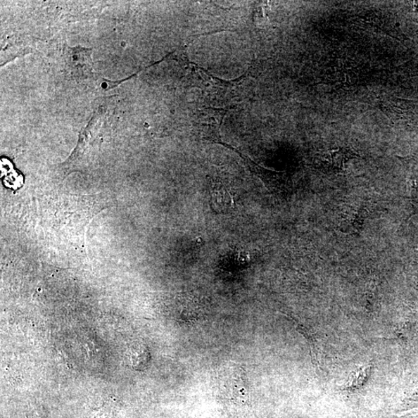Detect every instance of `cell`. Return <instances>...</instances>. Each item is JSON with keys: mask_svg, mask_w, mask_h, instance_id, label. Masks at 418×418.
<instances>
[{"mask_svg": "<svg viewBox=\"0 0 418 418\" xmlns=\"http://www.w3.org/2000/svg\"><path fill=\"white\" fill-rule=\"evenodd\" d=\"M220 397L232 405L242 406L250 402L251 395L244 369L234 362L223 366L217 374Z\"/></svg>", "mask_w": 418, "mask_h": 418, "instance_id": "obj_1", "label": "cell"}, {"mask_svg": "<svg viewBox=\"0 0 418 418\" xmlns=\"http://www.w3.org/2000/svg\"><path fill=\"white\" fill-rule=\"evenodd\" d=\"M91 50L82 48L69 49L66 63L70 72L76 77H89L92 72Z\"/></svg>", "mask_w": 418, "mask_h": 418, "instance_id": "obj_2", "label": "cell"}, {"mask_svg": "<svg viewBox=\"0 0 418 418\" xmlns=\"http://www.w3.org/2000/svg\"><path fill=\"white\" fill-rule=\"evenodd\" d=\"M211 205L214 211L227 214L235 208V201L230 191L222 183L213 182L210 187Z\"/></svg>", "mask_w": 418, "mask_h": 418, "instance_id": "obj_3", "label": "cell"}, {"mask_svg": "<svg viewBox=\"0 0 418 418\" xmlns=\"http://www.w3.org/2000/svg\"><path fill=\"white\" fill-rule=\"evenodd\" d=\"M354 157V153L347 148H339L325 152L321 156V164L331 172L345 170L346 163Z\"/></svg>", "mask_w": 418, "mask_h": 418, "instance_id": "obj_4", "label": "cell"}, {"mask_svg": "<svg viewBox=\"0 0 418 418\" xmlns=\"http://www.w3.org/2000/svg\"><path fill=\"white\" fill-rule=\"evenodd\" d=\"M103 121V113L94 115L93 116L89 125L84 129V133L80 139V142L77 144V148L72 153L70 160L77 161L83 156L85 151L89 149L90 144H91L93 139L96 137L99 133V127Z\"/></svg>", "mask_w": 418, "mask_h": 418, "instance_id": "obj_5", "label": "cell"}, {"mask_svg": "<svg viewBox=\"0 0 418 418\" xmlns=\"http://www.w3.org/2000/svg\"><path fill=\"white\" fill-rule=\"evenodd\" d=\"M406 167V184L414 213H418V162L410 158H400Z\"/></svg>", "mask_w": 418, "mask_h": 418, "instance_id": "obj_6", "label": "cell"}, {"mask_svg": "<svg viewBox=\"0 0 418 418\" xmlns=\"http://www.w3.org/2000/svg\"><path fill=\"white\" fill-rule=\"evenodd\" d=\"M365 220V213L350 206L343 208L339 215V226L341 230L348 232H358Z\"/></svg>", "mask_w": 418, "mask_h": 418, "instance_id": "obj_7", "label": "cell"}, {"mask_svg": "<svg viewBox=\"0 0 418 418\" xmlns=\"http://www.w3.org/2000/svg\"><path fill=\"white\" fill-rule=\"evenodd\" d=\"M254 167V166H253ZM258 170L257 172L263 182H265L267 188L273 192H282L286 189V179L283 173L273 172L271 170L262 168L259 166L254 167Z\"/></svg>", "mask_w": 418, "mask_h": 418, "instance_id": "obj_8", "label": "cell"}]
</instances>
